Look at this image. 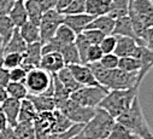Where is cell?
<instances>
[{"mask_svg":"<svg viewBox=\"0 0 153 139\" xmlns=\"http://www.w3.org/2000/svg\"><path fill=\"white\" fill-rule=\"evenodd\" d=\"M117 122L123 125L128 131H130L133 134L140 137L141 139H152L153 133L143 116L142 108L139 100V96H136L131 103L130 108L124 111L122 115H120L116 119Z\"/></svg>","mask_w":153,"mask_h":139,"instance_id":"obj_1","label":"cell"},{"mask_svg":"<svg viewBox=\"0 0 153 139\" xmlns=\"http://www.w3.org/2000/svg\"><path fill=\"white\" fill-rule=\"evenodd\" d=\"M137 87H133L129 90H110L98 107L107 111L116 120L120 115H122L130 108L134 98L137 96Z\"/></svg>","mask_w":153,"mask_h":139,"instance_id":"obj_2","label":"cell"},{"mask_svg":"<svg viewBox=\"0 0 153 139\" xmlns=\"http://www.w3.org/2000/svg\"><path fill=\"white\" fill-rule=\"evenodd\" d=\"M116 122L107 111H105L101 108H95L94 116L83 126L82 128V135L83 139H106L112 127Z\"/></svg>","mask_w":153,"mask_h":139,"instance_id":"obj_3","label":"cell"},{"mask_svg":"<svg viewBox=\"0 0 153 139\" xmlns=\"http://www.w3.org/2000/svg\"><path fill=\"white\" fill-rule=\"evenodd\" d=\"M30 94H41L53 85V75L42 68H34L29 70L23 81Z\"/></svg>","mask_w":153,"mask_h":139,"instance_id":"obj_4","label":"cell"},{"mask_svg":"<svg viewBox=\"0 0 153 139\" xmlns=\"http://www.w3.org/2000/svg\"><path fill=\"white\" fill-rule=\"evenodd\" d=\"M108 93V90L101 85L99 86H83L70 94V98L83 107L98 108L100 102Z\"/></svg>","mask_w":153,"mask_h":139,"instance_id":"obj_5","label":"cell"},{"mask_svg":"<svg viewBox=\"0 0 153 139\" xmlns=\"http://www.w3.org/2000/svg\"><path fill=\"white\" fill-rule=\"evenodd\" d=\"M63 21H64V13L57 11L56 9H50L44 12L39 24L41 44L47 43L54 37L58 27L63 24Z\"/></svg>","mask_w":153,"mask_h":139,"instance_id":"obj_6","label":"cell"},{"mask_svg":"<svg viewBox=\"0 0 153 139\" xmlns=\"http://www.w3.org/2000/svg\"><path fill=\"white\" fill-rule=\"evenodd\" d=\"M72 123H82L86 125L95 114V108L83 107L77 102L69 98L66 103L59 109Z\"/></svg>","mask_w":153,"mask_h":139,"instance_id":"obj_7","label":"cell"},{"mask_svg":"<svg viewBox=\"0 0 153 139\" xmlns=\"http://www.w3.org/2000/svg\"><path fill=\"white\" fill-rule=\"evenodd\" d=\"M128 16L137 18L147 29L153 27V3H152V0H129Z\"/></svg>","mask_w":153,"mask_h":139,"instance_id":"obj_8","label":"cell"},{"mask_svg":"<svg viewBox=\"0 0 153 139\" xmlns=\"http://www.w3.org/2000/svg\"><path fill=\"white\" fill-rule=\"evenodd\" d=\"M137 87V72H124L120 68L112 69L110 74V80L107 90H129Z\"/></svg>","mask_w":153,"mask_h":139,"instance_id":"obj_9","label":"cell"},{"mask_svg":"<svg viewBox=\"0 0 153 139\" xmlns=\"http://www.w3.org/2000/svg\"><path fill=\"white\" fill-rule=\"evenodd\" d=\"M54 121H56L54 110L53 111L37 113L36 117L33 121L36 139H44L48 134H51L52 133L53 125H54Z\"/></svg>","mask_w":153,"mask_h":139,"instance_id":"obj_10","label":"cell"},{"mask_svg":"<svg viewBox=\"0 0 153 139\" xmlns=\"http://www.w3.org/2000/svg\"><path fill=\"white\" fill-rule=\"evenodd\" d=\"M41 49H42V44L40 41L27 45L25 51L22 53V64H21V67L27 73L34 68L40 67V61L42 57Z\"/></svg>","mask_w":153,"mask_h":139,"instance_id":"obj_11","label":"cell"},{"mask_svg":"<svg viewBox=\"0 0 153 139\" xmlns=\"http://www.w3.org/2000/svg\"><path fill=\"white\" fill-rule=\"evenodd\" d=\"M133 57H135L140 61V69L137 72V86L140 87L143 78L153 68V51L147 49L146 46L137 45Z\"/></svg>","mask_w":153,"mask_h":139,"instance_id":"obj_12","label":"cell"},{"mask_svg":"<svg viewBox=\"0 0 153 139\" xmlns=\"http://www.w3.org/2000/svg\"><path fill=\"white\" fill-rule=\"evenodd\" d=\"M66 67L71 72L72 76L76 79V81L80 82L82 86H99L100 85L93 76L91 69L88 68L87 64L79 63V64H70Z\"/></svg>","mask_w":153,"mask_h":139,"instance_id":"obj_13","label":"cell"},{"mask_svg":"<svg viewBox=\"0 0 153 139\" xmlns=\"http://www.w3.org/2000/svg\"><path fill=\"white\" fill-rule=\"evenodd\" d=\"M19 108H21V100L12 98V97H7L0 104V109H1V111L4 113V115L7 120V125L12 128L18 123Z\"/></svg>","mask_w":153,"mask_h":139,"instance_id":"obj_14","label":"cell"},{"mask_svg":"<svg viewBox=\"0 0 153 139\" xmlns=\"http://www.w3.org/2000/svg\"><path fill=\"white\" fill-rule=\"evenodd\" d=\"M64 67H65V63L59 52H48V53L42 55L39 68H42L44 70L54 75L59 70H62Z\"/></svg>","mask_w":153,"mask_h":139,"instance_id":"obj_15","label":"cell"},{"mask_svg":"<svg viewBox=\"0 0 153 139\" xmlns=\"http://www.w3.org/2000/svg\"><path fill=\"white\" fill-rule=\"evenodd\" d=\"M94 16L88 15L86 12L83 13H74V15H64V21L63 23L71 28L76 34L82 33L86 27L92 22Z\"/></svg>","mask_w":153,"mask_h":139,"instance_id":"obj_16","label":"cell"},{"mask_svg":"<svg viewBox=\"0 0 153 139\" xmlns=\"http://www.w3.org/2000/svg\"><path fill=\"white\" fill-rule=\"evenodd\" d=\"M137 43L135 39L129 38V37H116V47H114L113 53L117 57H129L134 55L136 47H137Z\"/></svg>","mask_w":153,"mask_h":139,"instance_id":"obj_17","label":"cell"},{"mask_svg":"<svg viewBox=\"0 0 153 139\" xmlns=\"http://www.w3.org/2000/svg\"><path fill=\"white\" fill-rule=\"evenodd\" d=\"M112 35H114V37H117V35H120V37H129V38L135 39L136 43L139 45H141V43L139 41V39L136 38L135 33H134V29H133V25H131L129 16H124V17H120V18L114 19V27H113V30H112Z\"/></svg>","mask_w":153,"mask_h":139,"instance_id":"obj_18","label":"cell"},{"mask_svg":"<svg viewBox=\"0 0 153 139\" xmlns=\"http://www.w3.org/2000/svg\"><path fill=\"white\" fill-rule=\"evenodd\" d=\"M27 98L31 102V104L34 105V108L37 113L56 110V104H54L53 97L45 96V94H30V93H28Z\"/></svg>","mask_w":153,"mask_h":139,"instance_id":"obj_19","label":"cell"},{"mask_svg":"<svg viewBox=\"0 0 153 139\" xmlns=\"http://www.w3.org/2000/svg\"><path fill=\"white\" fill-rule=\"evenodd\" d=\"M113 27H114V19L108 15H101L94 17L92 22L86 27V29H98L104 34H106V35H110V34H112Z\"/></svg>","mask_w":153,"mask_h":139,"instance_id":"obj_20","label":"cell"},{"mask_svg":"<svg viewBox=\"0 0 153 139\" xmlns=\"http://www.w3.org/2000/svg\"><path fill=\"white\" fill-rule=\"evenodd\" d=\"M24 6L28 13V21L39 25L41 17L44 15V9L39 0H24Z\"/></svg>","mask_w":153,"mask_h":139,"instance_id":"obj_21","label":"cell"},{"mask_svg":"<svg viewBox=\"0 0 153 139\" xmlns=\"http://www.w3.org/2000/svg\"><path fill=\"white\" fill-rule=\"evenodd\" d=\"M9 17L11 18L16 28L22 27L25 22H28V13L24 6V0H16L13 7L9 13Z\"/></svg>","mask_w":153,"mask_h":139,"instance_id":"obj_22","label":"cell"},{"mask_svg":"<svg viewBox=\"0 0 153 139\" xmlns=\"http://www.w3.org/2000/svg\"><path fill=\"white\" fill-rule=\"evenodd\" d=\"M21 37L27 44H33V43H39L40 41V29L39 25H36L31 22H25L22 27L18 28ZM41 43V41H40Z\"/></svg>","mask_w":153,"mask_h":139,"instance_id":"obj_23","label":"cell"},{"mask_svg":"<svg viewBox=\"0 0 153 139\" xmlns=\"http://www.w3.org/2000/svg\"><path fill=\"white\" fill-rule=\"evenodd\" d=\"M57 78L59 79V81L63 84V86L66 88V91L71 94L74 92H76L77 90H80L81 87H83L80 82L76 81V79L72 76L71 72L68 69V67H64L62 70H59L57 74Z\"/></svg>","mask_w":153,"mask_h":139,"instance_id":"obj_24","label":"cell"},{"mask_svg":"<svg viewBox=\"0 0 153 139\" xmlns=\"http://www.w3.org/2000/svg\"><path fill=\"white\" fill-rule=\"evenodd\" d=\"M27 43L23 40V38L21 37V34H19V30L18 28H15L13 33H12V35L10 38V40L6 43L5 45V55L6 53H23L27 49Z\"/></svg>","mask_w":153,"mask_h":139,"instance_id":"obj_25","label":"cell"},{"mask_svg":"<svg viewBox=\"0 0 153 139\" xmlns=\"http://www.w3.org/2000/svg\"><path fill=\"white\" fill-rule=\"evenodd\" d=\"M111 6V0H87L86 1V13L94 17L107 15Z\"/></svg>","mask_w":153,"mask_h":139,"instance_id":"obj_26","label":"cell"},{"mask_svg":"<svg viewBox=\"0 0 153 139\" xmlns=\"http://www.w3.org/2000/svg\"><path fill=\"white\" fill-rule=\"evenodd\" d=\"M53 85H54V90H53V100L56 104V109H60L64 104L66 103V100L70 98V93L66 91V88L63 86V84L59 81V79L57 78V75H53Z\"/></svg>","mask_w":153,"mask_h":139,"instance_id":"obj_27","label":"cell"},{"mask_svg":"<svg viewBox=\"0 0 153 139\" xmlns=\"http://www.w3.org/2000/svg\"><path fill=\"white\" fill-rule=\"evenodd\" d=\"M88 65V68L91 69V72L93 74V76L95 78V80L104 87L107 88V85H108V80H110V74H111V70L110 69H106L105 67H102L99 62H95V63H86Z\"/></svg>","mask_w":153,"mask_h":139,"instance_id":"obj_28","label":"cell"},{"mask_svg":"<svg viewBox=\"0 0 153 139\" xmlns=\"http://www.w3.org/2000/svg\"><path fill=\"white\" fill-rule=\"evenodd\" d=\"M59 53L62 55L65 67L70 64H79L81 63L77 49H76L75 44H62L59 49Z\"/></svg>","mask_w":153,"mask_h":139,"instance_id":"obj_29","label":"cell"},{"mask_svg":"<svg viewBox=\"0 0 153 139\" xmlns=\"http://www.w3.org/2000/svg\"><path fill=\"white\" fill-rule=\"evenodd\" d=\"M129 12V0H111V6L107 12L113 19L128 16Z\"/></svg>","mask_w":153,"mask_h":139,"instance_id":"obj_30","label":"cell"},{"mask_svg":"<svg viewBox=\"0 0 153 139\" xmlns=\"http://www.w3.org/2000/svg\"><path fill=\"white\" fill-rule=\"evenodd\" d=\"M13 131L18 139H36L34 125L31 121H19L13 127Z\"/></svg>","mask_w":153,"mask_h":139,"instance_id":"obj_31","label":"cell"},{"mask_svg":"<svg viewBox=\"0 0 153 139\" xmlns=\"http://www.w3.org/2000/svg\"><path fill=\"white\" fill-rule=\"evenodd\" d=\"M37 111L35 110L34 105L28 98H24L21 100V108H19V114H18V122L19 121H34L36 117Z\"/></svg>","mask_w":153,"mask_h":139,"instance_id":"obj_32","label":"cell"},{"mask_svg":"<svg viewBox=\"0 0 153 139\" xmlns=\"http://www.w3.org/2000/svg\"><path fill=\"white\" fill-rule=\"evenodd\" d=\"M76 34L71 28H69L68 25H65L64 23L60 24L54 34V39H57L59 43L62 44H74L75 39H76Z\"/></svg>","mask_w":153,"mask_h":139,"instance_id":"obj_33","label":"cell"},{"mask_svg":"<svg viewBox=\"0 0 153 139\" xmlns=\"http://www.w3.org/2000/svg\"><path fill=\"white\" fill-rule=\"evenodd\" d=\"M54 115H56V121H54V125H53V128H52V133L66 132L68 129H70L75 125L58 109L54 110Z\"/></svg>","mask_w":153,"mask_h":139,"instance_id":"obj_34","label":"cell"},{"mask_svg":"<svg viewBox=\"0 0 153 139\" xmlns=\"http://www.w3.org/2000/svg\"><path fill=\"white\" fill-rule=\"evenodd\" d=\"M5 90H6L9 97H12V98H16V99H19V100L27 98V96H28V90H27V87L24 86L23 82L10 81L7 84V86L5 87Z\"/></svg>","mask_w":153,"mask_h":139,"instance_id":"obj_35","label":"cell"},{"mask_svg":"<svg viewBox=\"0 0 153 139\" xmlns=\"http://www.w3.org/2000/svg\"><path fill=\"white\" fill-rule=\"evenodd\" d=\"M15 28L16 27L9 16H0V37L3 38L5 45L10 40Z\"/></svg>","mask_w":153,"mask_h":139,"instance_id":"obj_36","label":"cell"},{"mask_svg":"<svg viewBox=\"0 0 153 139\" xmlns=\"http://www.w3.org/2000/svg\"><path fill=\"white\" fill-rule=\"evenodd\" d=\"M75 46L77 49V52H79V56H80V59H81V63L82 64H86V59H87V52H88V49L91 46V43L87 40V38L83 35L82 33L77 34L76 35V39H75Z\"/></svg>","mask_w":153,"mask_h":139,"instance_id":"obj_37","label":"cell"},{"mask_svg":"<svg viewBox=\"0 0 153 139\" xmlns=\"http://www.w3.org/2000/svg\"><path fill=\"white\" fill-rule=\"evenodd\" d=\"M135 134H133L130 131H128L123 125H121L120 122H114L112 131L110 133V135L106 139H133Z\"/></svg>","mask_w":153,"mask_h":139,"instance_id":"obj_38","label":"cell"},{"mask_svg":"<svg viewBox=\"0 0 153 139\" xmlns=\"http://www.w3.org/2000/svg\"><path fill=\"white\" fill-rule=\"evenodd\" d=\"M118 68L124 72H139L140 69V61L135 57H121L118 61Z\"/></svg>","mask_w":153,"mask_h":139,"instance_id":"obj_39","label":"cell"},{"mask_svg":"<svg viewBox=\"0 0 153 139\" xmlns=\"http://www.w3.org/2000/svg\"><path fill=\"white\" fill-rule=\"evenodd\" d=\"M83 126L85 125H82V123H75L66 132H63V133H51V134H48L44 139H70V138L75 137L76 134H79L80 132H82Z\"/></svg>","mask_w":153,"mask_h":139,"instance_id":"obj_40","label":"cell"},{"mask_svg":"<svg viewBox=\"0 0 153 139\" xmlns=\"http://www.w3.org/2000/svg\"><path fill=\"white\" fill-rule=\"evenodd\" d=\"M22 64V55L21 53H6L4 56V59H3V65L4 68L6 69H13V68H17V67H21Z\"/></svg>","mask_w":153,"mask_h":139,"instance_id":"obj_41","label":"cell"},{"mask_svg":"<svg viewBox=\"0 0 153 139\" xmlns=\"http://www.w3.org/2000/svg\"><path fill=\"white\" fill-rule=\"evenodd\" d=\"M82 34L87 38V40L91 43V45H99L102 39L106 37V34H104L102 31L98 30V29H85L82 31Z\"/></svg>","mask_w":153,"mask_h":139,"instance_id":"obj_42","label":"cell"},{"mask_svg":"<svg viewBox=\"0 0 153 139\" xmlns=\"http://www.w3.org/2000/svg\"><path fill=\"white\" fill-rule=\"evenodd\" d=\"M86 1L87 0H72V3L66 7V10L63 13L64 15H74V13L86 12Z\"/></svg>","mask_w":153,"mask_h":139,"instance_id":"obj_43","label":"cell"},{"mask_svg":"<svg viewBox=\"0 0 153 139\" xmlns=\"http://www.w3.org/2000/svg\"><path fill=\"white\" fill-rule=\"evenodd\" d=\"M118 61H120V57H117L114 53H106L101 57V59L99 61V63L105 67L106 69H110V70H112V69H116L118 68Z\"/></svg>","mask_w":153,"mask_h":139,"instance_id":"obj_44","label":"cell"},{"mask_svg":"<svg viewBox=\"0 0 153 139\" xmlns=\"http://www.w3.org/2000/svg\"><path fill=\"white\" fill-rule=\"evenodd\" d=\"M101 51L104 52V55L106 53H113L114 51V47H116V37L110 34V35H106L102 41L99 44Z\"/></svg>","mask_w":153,"mask_h":139,"instance_id":"obj_45","label":"cell"},{"mask_svg":"<svg viewBox=\"0 0 153 139\" xmlns=\"http://www.w3.org/2000/svg\"><path fill=\"white\" fill-rule=\"evenodd\" d=\"M104 56V52L101 51L99 45H91L87 52V59L86 63H95L99 62L101 59V57Z\"/></svg>","mask_w":153,"mask_h":139,"instance_id":"obj_46","label":"cell"},{"mask_svg":"<svg viewBox=\"0 0 153 139\" xmlns=\"http://www.w3.org/2000/svg\"><path fill=\"white\" fill-rule=\"evenodd\" d=\"M27 72L22 67H17L13 69H10V81H15V82H23L25 79Z\"/></svg>","mask_w":153,"mask_h":139,"instance_id":"obj_47","label":"cell"},{"mask_svg":"<svg viewBox=\"0 0 153 139\" xmlns=\"http://www.w3.org/2000/svg\"><path fill=\"white\" fill-rule=\"evenodd\" d=\"M16 0H0V16H9Z\"/></svg>","mask_w":153,"mask_h":139,"instance_id":"obj_48","label":"cell"},{"mask_svg":"<svg viewBox=\"0 0 153 139\" xmlns=\"http://www.w3.org/2000/svg\"><path fill=\"white\" fill-rule=\"evenodd\" d=\"M10 82V70L4 67H0V87L5 88Z\"/></svg>","mask_w":153,"mask_h":139,"instance_id":"obj_49","label":"cell"},{"mask_svg":"<svg viewBox=\"0 0 153 139\" xmlns=\"http://www.w3.org/2000/svg\"><path fill=\"white\" fill-rule=\"evenodd\" d=\"M0 139H18L13 128L7 126L5 129H3L1 132H0Z\"/></svg>","mask_w":153,"mask_h":139,"instance_id":"obj_50","label":"cell"},{"mask_svg":"<svg viewBox=\"0 0 153 139\" xmlns=\"http://www.w3.org/2000/svg\"><path fill=\"white\" fill-rule=\"evenodd\" d=\"M143 44L147 49L152 50L153 51V27L148 28L147 31H146V37L143 39Z\"/></svg>","mask_w":153,"mask_h":139,"instance_id":"obj_51","label":"cell"},{"mask_svg":"<svg viewBox=\"0 0 153 139\" xmlns=\"http://www.w3.org/2000/svg\"><path fill=\"white\" fill-rule=\"evenodd\" d=\"M71 3H72V0H57L54 9H56L57 11H59V12L63 13V12L66 10V7H68Z\"/></svg>","mask_w":153,"mask_h":139,"instance_id":"obj_52","label":"cell"},{"mask_svg":"<svg viewBox=\"0 0 153 139\" xmlns=\"http://www.w3.org/2000/svg\"><path fill=\"white\" fill-rule=\"evenodd\" d=\"M39 1L41 3L44 11H47V10H50V9H54L57 0H39Z\"/></svg>","mask_w":153,"mask_h":139,"instance_id":"obj_53","label":"cell"},{"mask_svg":"<svg viewBox=\"0 0 153 139\" xmlns=\"http://www.w3.org/2000/svg\"><path fill=\"white\" fill-rule=\"evenodd\" d=\"M7 126H9L7 125V120H6L5 115H4V113L1 111V109H0V132H1L3 129H5Z\"/></svg>","mask_w":153,"mask_h":139,"instance_id":"obj_54","label":"cell"},{"mask_svg":"<svg viewBox=\"0 0 153 139\" xmlns=\"http://www.w3.org/2000/svg\"><path fill=\"white\" fill-rule=\"evenodd\" d=\"M7 97H9V96H7L6 90H5V88H3V87H0V104H1V103H3Z\"/></svg>","mask_w":153,"mask_h":139,"instance_id":"obj_55","label":"cell"},{"mask_svg":"<svg viewBox=\"0 0 153 139\" xmlns=\"http://www.w3.org/2000/svg\"><path fill=\"white\" fill-rule=\"evenodd\" d=\"M70 139H83V135H82V133L80 132L79 134H76L75 137H72V138H70Z\"/></svg>","mask_w":153,"mask_h":139,"instance_id":"obj_56","label":"cell"},{"mask_svg":"<svg viewBox=\"0 0 153 139\" xmlns=\"http://www.w3.org/2000/svg\"><path fill=\"white\" fill-rule=\"evenodd\" d=\"M133 139H141V138H140V137H137V135H134V138H133Z\"/></svg>","mask_w":153,"mask_h":139,"instance_id":"obj_57","label":"cell"},{"mask_svg":"<svg viewBox=\"0 0 153 139\" xmlns=\"http://www.w3.org/2000/svg\"><path fill=\"white\" fill-rule=\"evenodd\" d=\"M152 3H153V0H152Z\"/></svg>","mask_w":153,"mask_h":139,"instance_id":"obj_58","label":"cell"},{"mask_svg":"<svg viewBox=\"0 0 153 139\" xmlns=\"http://www.w3.org/2000/svg\"><path fill=\"white\" fill-rule=\"evenodd\" d=\"M152 139H153V138H152Z\"/></svg>","mask_w":153,"mask_h":139,"instance_id":"obj_59","label":"cell"}]
</instances>
